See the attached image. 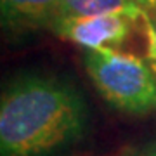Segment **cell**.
Instances as JSON below:
<instances>
[{
    "instance_id": "6da1fadb",
    "label": "cell",
    "mask_w": 156,
    "mask_h": 156,
    "mask_svg": "<svg viewBox=\"0 0 156 156\" xmlns=\"http://www.w3.org/2000/svg\"><path fill=\"white\" fill-rule=\"evenodd\" d=\"M89 111L73 85L47 75H21L0 101V156H45L82 139Z\"/></svg>"
},
{
    "instance_id": "7a4b0ae2",
    "label": "cell",
    "mask_w": 156,
    "mask_h": 156,
    "mask_svg": "<svg viewBox=\"0 0 156 156\" xmlns=\"http://www.w3.org/2000/svg\"><path fill=\"white\" fill-rule=\"evenodd\" d=\"M83 66L101 97L115 109L132 116L156 113V71L147 59L115 49L85 50Z\"/></svg>"
},
{
    "instance_id": "3957f363",
    "label": "cell",
    "mask_w": 156,
    "mask_h": 156,
    "mask_svg": "<svg viewBox=\"0 0 156 156\" xmlns=\"http://www.w3.org/2000/svg\"><path fill=\"white\" fill-rule=\"evenodd\" d=\"M137 21L122 14L90 17H62L50 24V31L64 42L85 50L115 49L128 40Z\"/></svg>"
},
{
    "instance_id": "277c9868",
    "label": "cell",
    "mask_w": 156,
    "mask_h": 156,
    "mask_svg": "<svg viewBox=\"0 0 156 156\" xmlns=\"http://www.w3.org/2000/svg\"><path fill=\"white\" fill-rule=\"evenodd\" d=\"M61 0H0L2 23L9 31L23 33L50 28Z\"/></svg>"
},
{
    "instance_id": "5b68a950",
    "label": "cell",
    "mask_w": 156,
    "mask_h": 156,
    "mask_svg": "<svg viewBox=\"0 0 156 156\" xmlns=\"http://www.w3.org/2000/svg\"><path fill=\"white\" fill-rule=\"evenodd\" d=\"M106 14H122L134 21H144L147 12L134 0H61L56 19L106 16Z\"/></svg>"
},
{
    "instance_id": "8992f818",
    "label": "cell",
    "mask_w": 156,
    "mask_h": 156,
    "mask_svg": "<svg viewBox=\"0 0 156 156\" xmlns=\"http://www.w3.org/2000/svg\"><path fill=\"white\" fill-rule=\"evenodd\" d=\"M142 23L146 30V59L156 71V11L147 12Z\"/></svg>"
},
{
    "instance_id": "52a82bcc",
    "label": "cell",
    "mask_w": 156,
    "mask_h": 156,
    "mask_svg": "<svg viewBox=\"0 0 156 156\" xmlns=\"http://www.w3.org/2000/svg\"><path fill=\"white\" fill-rule=\"evenodd\" d=\"M137 2L146 12H154L156 11V0H134Z\"/></svg>"
},
{
    "instance_id": "ba28073f",
    "label": "cell",
    "mask_w": 156,
    "mask_h": 156,
    "mask_svg": "<svg viewBox=\"0 0 156 156\" xmlns=\"http://www.w3.org/2000/svg\"><path fill=\"white\" fill-rule=\"evenodd\" d=\"M120 156H139V154H137V153H135L134 149H125Z\"/></svg>"
},
{
    "instance_id": "9c48e42d",
    "label": "cell",
    "mask_w": 156,
    "mask_h": 156,
    "mask_svg": "<svg viewBox=\"0 0 156 156\" xmlns=\"http://www.w3.org/2000/svg\"><path fill=\"white\" fill-rule=\"evenodd\" d=\"M144 156H156V146H154V147H153L151 151H147V153H146Z\"/></svg>"
}]
</instances>
